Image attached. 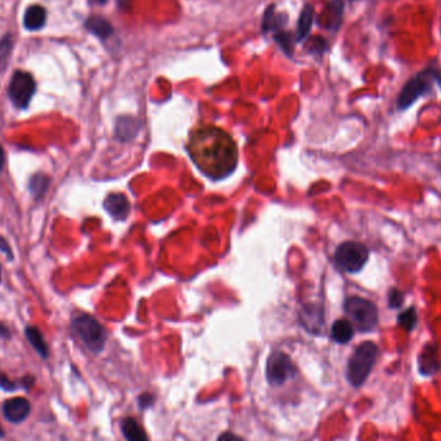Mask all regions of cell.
Returning <instances> with one entry per match:
<instances>
[{
	"label": "cell",
	"instance_id": "cell-1",
	"mask_svg": "<svg viewBox=\"0 0 441 441\" xmlns=\"http://www.w3.org/2000/svg\"><path fill=\"white\" fill-rule=\"evenodd\" d=\"M188 154L210 180H224L238 165V147L231 135L215 126H203L190 135Z\"/></svg>",
	"mask_w": 441,
	"mask_h": 441
},
{
	"label": "cell",
	"instance_id": "cell-2",
	"mask_svg": "<svg viewBox=\"0 0 441 441\" xmlns=\"http://www.w3.org/2000/svg\"><path fill=\"white\" fill-rule=\"evenodd\" d=\"M380 355L378 346L367 341L360 344L347 363V380L354 387H360L367 381Z\"/></svg>",
	"mask_w": 441,
	"mask_h": 441
},
{
	"label": "cell",
	"instance_id": "cell-3",
	"mask_svg": "<svg viewBox=\"0 0 441 441\" xmlns=\"http://www.w3.org/2000/svg\"><path fill=\"white\" fill-rule=\"evenodd\" d=\"M436 83L441 87L440 73L439 70L434 68H426L421 71L418 75H416L414 78H411L397 96V110L401 111V110L409 109L419 97L428 95Z\"/></svg>",
	"mask_w": 441,
	"mask_h": 441
},
{
	"label": "cell",
	"instance_id": "cell-4",
	"mask_svg": "<svg viewBox=\"0 0 441 441\" xmlns=\"http://www.w3.org/2000/svg\"><path fill=\"white\" fill-rule=\"evenodd\" d=\"M344 310L350 322L361 333L375 330L380 322L378 308L372 301L352 296L344 301Z\"/></svg>",
	"mask_w": 441,
	"mask_h": 441
},
{
	"label": "cell",
	"instance_id": "cell-5",
	"mask_svg": "<svg viewBox=\"0 0 441 441\" xmlns=\"http://www.w3.org/2000/svg\"><path fill=\"white\" fill-rule=\"evenodd\" d=\"M368 260L369 249L358 241H344L337 248L334 253L337 269L347 274H356L361 271L367 265Z\"/></svg>",
	"mask_w": 441,
	"mask_h": 441
},
{
	"label": "cell",
	"instance_id": "cell-6",
	"mask_svg": "<svg viewBox=\"0 0 441 441\" xmlns=\"http://www.w3.org/2000/svg\"><path fill=\"white\" fill-rule=\"evenodd\" d=\"M71 328L90 351L99 352L106 344V332L104 327L90 315H78L73 319Z\"/></svg>",
	"mask_w": 441,
	"mask_h": 441
},
{
	"label": "cell",
	"instance_id": "cell-7",
	"mask_svg": "<svg viewBox=\"0 0 441 441\" xmlns=\"http://www.w3.org/2000/svg\"><path fill=\"white\" fill-rule=\"evenodd\" d=\"M37 92V83L30 73L17 70L8 85V96L18 109H26Z\"/></svg>",
	"mask_w": 441,
	"mask_h": 441
},
{
	"label": "cell",
	"instance_id": "cell-8",
	"mask_svg": "<svg viewBox=\"0 0 441 441\" xmlns=\"http://www.w3.org/2000/svg\"><path fill=\"white\" fill-rule=\"evenodd\" d=\"M294 375V366L291 358L282 351L272 352L267 359L266 377L270 385L282 386Z\"/></svg>",
	"mask_w": 441,
	"mask_h": 441
},
{
	"label": "cell",
	"instance_id": "cell-9",
	"mask_svg": "<svg viewBox=\"0 0 441 441\" xmlns=\"http://www.w3.org/2000/svg\"><path fill=\"white\" fill-rule=\"evenodd\" d=\"M441 361L439 349L435 344H427L418 355L419 373L425 377H431L440 370Z\"/></svg>",
	"mask_w": 441,
	"mask_h": 441
},
{
	"label": "cell",
	"instance_id": "cell-10",
	"mask_svg": "<svg viewBox=\"0 0 441 441\" xmlns=\"http://www.w3.org/2000/svg\"><path fill=\"white\" fill-rule=\"evenodd\" d=\"M3 413L8 421L18 423V422H23V419L29 416L30 404L23 397H13L4 403Z\"/></svg>",
	"mask_w": 441,
	"mask_h": 441
},
{
	"label": "cell",
	"instance_id": "cell-11",
	"mask_svg": "<svg viewBox=\"0 0 441 441\" xmlns=\"http://www.w3.org/2000/svg\"><path fill=\"white\" fill-rule=\"evenodd\" d=\"M104 207L107 210V213L118 221H124L128 217L129 210H131V204L128 202L127 198L119 193L109 195L106 198Z\"/></svg>",
	"mask_w": 441,
	"mask_h": 441
},
{
	"label": "cell",
	"instance_id": "cell-12",
	"mask_svg": "<svg viewBox=\"0 0 441 441\" xmlns=\"http://www.w3.org/2000/svg\"><path fill=\"white\" fill-rule=\"evenodd\" d=\"M47 23V11L44 7L34 4L26 9L23 16V26L29 31H39L44 28Z\"/></svg>",
	"mask_w": 441,
	"mask_h": 441
},
{
	"label": "cell",
	"instance_id": "cell-13",
	"mask_svg": "<svg viewBox=\"0 0 441 441\" xmlns=\"http://www.w3.org/2000/svg\"><path fill=\"white\" fill-rule=\"evenodd\" d=\"M85 28L90 34H93L95 37H97L101 40H107L114 34V28H112L111 23H109L102 16H90L85 21Z\"/></svg>",
	"mask_w": 441,
	"mask_h": 441
},
{
	"label": "cell",
	"instance_id": "cell-14",
	"mask_svg": "<svg viewBox=\"0 0 441 441\" xmlns=\"http://www.w3.org/2000/svg\"><path fill=\"white\" fill-rule=\"evenodd\" d=\"M302 325L306 328L310 333L320 334L322 333V325H324V318L320 308H305L302 314Z\"/></svg>",
	"mask_w": 441,
	"mask_h": 441
},
{
	"label": "cell",
	"instance_id": "cell-15",
	"mask_svg": "<svg viewBox=\"0 0 441 441\" xmlns=\"http://www.w3.org/2000/svg\"><path fill=\"white\" fill-rule=\"evenodd\" d=\"M354 325L347 319H339L332 325V338L337 344H344L350 342L354 337Z\"/></svg>",
	"mask_w": 441,
	"mask_h": 441
},
{
	"label": "cell",
	"instance_id": "cell-16",
	"mask_svg": "<svg viewBox=\"0 0 441 441\" xmlns=\"http://www.w3.org/2000/svg\"><path fill=\"white\" fill-rule=\"evenodd\" d=\"M286 23V16L277 15L275 13V6H270L263 18H262V31L266 34L269 31H280Z\"/></svg>",
	"mask_w": 441,
	"mask_h": 441
},
{
	"label": "cell",
	"instance_id": "cell-17",
	"mask_svg": "<svg viewBox=\"0 0 441 441\" xmlns=\"http://www.w3.org/2000/svg\"><path fill=\"white\" fill-rule=\"evenodd\" d=\"M313 23H314V8L311 7L310 4H307L302 9L301 16H299L298 26H297V42H302L308 37L310 30L313 28Z\"/></svg>",
	"mask_w": 441,
	"mask_h": 441
},
{
	"label": "cell",
	"instance_id": "cell-18",
	"mask_svg": "<svg viewBox=\"0 0 441 441\" xmlns=\"http://www.w3.org/2000/svg\"><path fill=\"white\" fill-rule=\"evenodd\" d=\"M121 431L127 441H149L147 435L135 418L123 419Z\"/></svg>",
	"mask_w": 441,
	"mask_h": 441
},
{
	"label": "cell",
	"instance_id": "cell-19",
	"mask_svg": "<svg viewBox=\"0 0 441 441\" xmlns=\"http://www.w3.org/2000/svg\"><path fill=\"white\" fill-rule=\"evenodd\" d=\"M15 39L11 32L4 34L0 39V74H3L8 68L11 56L13 52Z\"/></svg>",
	"mask_w": 441,
	"mask_h": 441
},
{
	"label": "cell",
	"instance_id": "cell-20",
	"mask_svg": "<svg viewBox=\"0 0 441 441\" xmlns=\"http://www.w3.org/2000/svg\"><path fill=\"white\" fill-rule=\"evenodd\" d=\"M344 4L342 0H332L328 6V23L325 26L332 31H336L342 23Z\"/></svg>",
	"mask_w": 441,
	"mask_h": 441
},
{
	"label": "cell",
	"instance_id": "cell-21",
	"mask_svg": "<svg viewBox=\"0 0 441 441\" xmlns=\"http://www.w3.org/2000/svg\"><path fill=\"white\" fill-rule=\"evenodd\" d=\"M25 334H26V338L30 342L31 346L37 350V354L43 358H47L48 356V346L45 344L43 334L34 327H28L25 330Z\"/></svg>",
	"mask_w": 441,
	"mask_h": 441
},
{
	"label": "cell",
	"instance_id": "cell-22",
	"mask_svg": "<svg viewBox=\"0 0 441 441\" xmlns=\"http://www.w3.org/2000/svg\"><path fill=\"white\" fill-rule=\"evenodd\" d=\"M417 322H418V315H417V310L414 306L406 308L405 311L397 316V325L401 327L406 332L414 330Z\"/></svg>",
	"mask_w": 441,
	"mask_h": 441
},
{
	"label": "cell",
	"instance_id": "cell-23",
	"mask_svg": "<svg viewBox=\"0 0 441 441\" xmlns=\"http://www.w3.org/2000/svg\"><path fill=\"white\" fill-rule=\"evenodd\" d=\"M49 186V177H47L43 173H37L32 176L30 180V190L35 198H42L47 193Z\"/></svg>",
	"mask_w": 441,
	"mask_h": 441
},
{
	"label": "cell",
	"instance_id": "cell-24",
	"mask_svg": "<svg viewBox=\"0 0 441 441\" xmlns=\"http://www.w3.org/2000/svg\"><path fill=\"white\" fill-rule=\"evenodd\" d=\"M275 42H277L279 47L284 51L288 56H292L293 53V37L289 32L286 31H277L275 34Z\"/></svg>",
	"mask_w": 441,
	"mask_h": 441
},
{
	"label": "cell",
	"instance_id": "cell-25",
	"mask_svg": "<svg viewBox=\"0 0 441 441\" xmlns=\"http://www.w3.org/2000/svg\"><path fill=\"white\" fill-rule=\"evenodd\" d=\"M387 299H389V308L397 310V308H400V307L404 305V292H401L397 288H391L389 291V294H387Z\"/></svg>",
	"mask_w": 441,
	"mask_h": 441
},
{
	"label": "cell",
	"instance_id": "cell-26",
	"mask_svg": "<svg viewBox=\"0 0 441 441\" xmlns=\"http://www.w3.org/2000/svg\"><path fill=\"white\" fill-rule=\"evenodd\" d=\"M328 49V43L322 37H315L310 40V51L315 54H322Z\"/></svg>",
	"mask_w": 441,
	"mask_h": 441
},
{
	"label": "cell",
	"instance_id": "cell-27",
	"mask_svg": "<svg viewBox=\"0 0 441 441\" xmlns=\"http://www.w3.org/2000/svg\"><path fill=\"white\" fill-rule=\"evenodd\" d=\"M0 252L7 257L8 260H13V252L12 248L8 244L7 240L0 236Z\"/></svg>",
	"mask_w": 441,
	"mask_h": 441
},
{
	"label": "cell",
	"instance_id": "cell-28",
	"mask_svg": "<svg viewBox=\"0 0 441 441\" xmlns=\"http://www.w3.org/2000/svg\"><path fill=\"white\" fill-rule=\"evenodd\" d=\"M154 400H155L154 397L149 392H146V394H143L138 399V404L141 406V409H146V408H149V406L154 404Z\"/></svg>",
	"mask_w": 441,
	"mask_h": 441
},
{
	"label": "cell",
	"instance_id": "cell-29",
	"mask_svg": "<svg viewBox=\"0 0 441 441\" xmlns=\"http://www.w3.org/2000/svg\"><path fill=\"white\" fill-rule=\"evenodd\" d=\"M0 387L4 389H15V385L12 382L8 380L7 377H4L3 374H0Z\"/></svg>",
	"mask_w": 441,
	"mask_h": 441
},
{
	"label": "cell",
	"instance_id": "cell-30",
	"mask_svg": "<svg viewBox=\"0 0 441 441\" xmlns=\"http://www.w3.org/2000/svg\"><path fill=\"white\" fill-rule=\"evenodd\" d=\"M217 441H244L243 439H240L239 436L231 434V433H224L218 437Z\"/></svg>",
	"mask_w": 441,
	"mask_h": 441
},
{
	"label": "cell",
	"instance_id": "cell-31",
	"mask_svg": "<svg viewBox=\"0 0 441 441\" xmlns=\"http://www.w3.org/2000/svg\"><path fill=\"white\" fill-rule=\"evenodd\" d=\"M131 1H132V0H116V4H118V7H119L121 11H127L129 6H131Z\"/></svg>",
	"mask_w": 441,
	"mask_h": 441
},
{
	"label": "cell",
	"instance_id": "cell-32",
	"mask_svg": "<svg viewBox=\"0 0 441 441\" xmlns=\"http://www.w3.org/2000/svg\"><path fill=\"white\" fill-rule=\"evenodd\" d=\"M6 164V154H4V150L0 145V171L3 169V167Z\"/></svg>",
	"mask_w": 441,
	"mask_h": 441
},
{
	"label": "cell",
	"instance_id": "cell-33",
	"mask_svg": "<svg viewBox=\"0 0 441 441\" xmlns=\"http://www.w3.org/2000/svg\"><path fill=\"white\" fill-rule=\"evenodd\" d=\"M8 336H9V332H8L7 328H6L4 325H1V324H0V337L7 338Z\"/></svg>",
	"mask_w": 441,
	"mask_h": 441
},
{
	"label": "cell",
	"instance_id": "cell-34",
	"mask_svg": "<svg viewBox=\"0 0 441 441\" xmlns=\"http://www.w3.org/2000/svg\"><path fill=\"white\" fill-rule=\"evenodd\" d=\"M90 6H104L107 0H88Z\"/></svg>",
	"mask_w": 441,
	"mask_h": 441
},
{
	"label": "cell",
	"instance_id": "cell-35",
	"mask_svg": "<svg viewBox=\"0 0 441 441\" xmlns=\"http://www.w3.org/2000/svg\"><path fill=\"white\" fill-rule=\"evenodd\" d=\"M0 282H1V269H0Z\"/></svg>",
	"mask_w": 441,
	"mask_h": 441
},
{
	"label": "cell",
	"instance_id": "cell-36",
	"mask_svg": "<svg viewBox=\"0 0 441 441\" xmlns=\"http://www.w3.org/2000/svg\"><path fill=\"white\" fill-rule=\"evenodd\" d=\"M0 435H1V428H0Z\"/></svg>",
	"mask_w": 441,
	"mask_h": 441
},
{
	"label": "cell",
	"instance_id": "cell-37",
	"mask_svg": "<svg viewBox=\"0 0 441 441\" xmlns=\"http://www.w3.org/2000/svg\"><path fill=\"white\" fill-rule=\"evenodd\" d=\"M351 1H355V0H351Z\"/></svg>",
	"mask_w": 441,
	"mask_h": 441
}]
</instances>
